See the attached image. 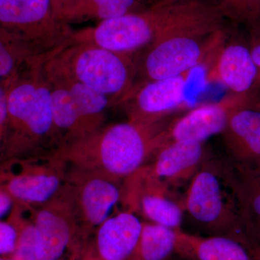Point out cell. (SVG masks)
<instances>
[{"label":"cell","mask_w":260,"mask_h":260,"mask_svg":"<svg viewBox=\"0 0 260 260\" xmlns=\"http://www.w3.org/2000/svg\"><path fill=\"white\" fill-rule=\"evenodd\" d=\"M221 11L209 0H160L137 13L73 30L70 41L87 43L120 54L139 55L171 32L218 21Z\"/></svg>","instance_id":"1"},{"label":"cell","mask_w":260,"mask_h":260,"mask_svg":"<svg viewBox=\"0 0 260 260\" xmlns=\"http://www.w3.org/2000/svg\"><path fill=\"white\" fill-rule=\"evenodd\" d=\"M44 63L24 67L13 80L8 95V124L0 137L1 162L49 155L60 148Z\"/></svg>","instance_id":"2"},{"label":"cell","mask_w":260,"mask_h":260,"mask_svg":"<svg viewBox=\"0 0 260 260\" xmlns=\"http://www.w3.org/2000/svg\"><path fill=\"white\" fill-rule=\"evenodd\" d=\"M165 120H128L104 125L62 145L54 153L68 166L98 171L124 181L146 165L164 144Z\"/></svg>","instance_id":"3"},{"label":"cell","mask_w":260,"mask_h":260,"mask_svg":"<svg viewBox=\"0 0 260 260\" xmlns=\"http://www.w3.org/2000/svg\"><path fill=\"white\" fill-rule=\"evenodd\" d=\"M182 203L185 213L212 235H251L232 164L205 160Z\"/></svg>","instance_id":"4"},{"label":"cell","mask_w":260,"mask_h":260,"mask_svg":"<svg viewBox=\"0 0 260 260\" xmlns=\"http://www.w3.org/2000/svg\"><path fill=\"white\" fill-rule=\"evenodd\" d=\"M138 56L70 40L44 63V67L104 94L112 106L118 107L136 84Z\"/></svg>","instance_id":"5"},{"label":"cell","mask_w":260,"mask_h":260,"mask_svg":"<svg viewBox=\"0 0 260 260\" xmlns=\"http://www.w3.org/2000/svg\"><path fill=\"white\" fill-rule=\"evenodd\" d=\"M225 28L182 29L161 38L138 56L137 84L190 73L215 56L224 44Z\"/></svg>","instance_id":"6"},{"label":"cell","mask_w":260,"mask_h":260,"mask_svg":"<svg viewBox=\"0 0 260 260\" xmlns=\"http://www.w3.org/2000/svg\"><path fill=\"white\" fill-rule=\"evenodd\" d=\"M0 30L44 56L69 42L73 30L56 18L51 0H0Z\"/></svg>","instance_id":"7"},{"label":"cell","mask_w":260,"mask_h":260,"mask_svg":"<svg viewBox=\"0 0 260 260\" xmlns=\"http://www.w3.org/2000/svg\"><path fill=\"white\" fill-rule=\"evenodd\" d=\"M68 165L56 154L2 162L1 189L20 204H45L64 189Z\"/></svg>","instance_id":"8"},{"label":"cell","mask_w":260,"mask_h":260,"mask_svg":"<svg viewBox=\"0 0 260 260\" xmlns=\"http://www.w3.org/2000/svg\"><path fill=\"white\" fill-rule=\"evenodd\" d=\"M68 165V164H67ZM124 181L104 173L68 165L64 189L82 234H88L116 213Z\"/></svg>","instance_id":"9"},{"label":"cell","mask_w":260,"mask_h":260,"mask_svg":"<svg viewBox=\"0 0 260 260\" xmlns=\"http://www.w3.org/2000/svg\"><path fill=\"white\" fill-rule=\"evenodd\" d=\"M121 203L124 210L141 214L149 222L181 229L185 213L182 201H177L171 188L150 177L143 168L124 181Z\"/></svg>","instance_id":"10"},{"label":"cell","mask_w":260,"mask_h":260,"mask_svg":"<svg viewBox=\"0 0 260 260\" xmlns=\"http://www.w3.org/2000/svg\"><path fill=\"white\" fill-rule=\"evenodd\" d=\"M249 106H260V96L232 93L218 102L194 108L167 124L165 143L182 140L204 143L210 137L222 134L234 112Z\"/></svg>","instance_id":"11"},{"label":"cell","mask_w":260,"mask_h":260,"mask_svg":"<svg viewBox=\"0 0 260 260\" xmlns=\"http://www.w3.org/2000/svg\"><path fill=\"white\" fill-rule=\"evenodd\" d=\"M34 209L38 258L59 260L75 234H81L64 187L55 198Z\"/></svg>","instance_id":"12"},{"label":"cell","mask_w":260,"mask_h":260,"mask_svg":"<svg viewBox=\"0 0 260 260\" xmlns=\"http://www.w3.org/2000/svg\"><path fill=\"white\" fill-rule=\"evenodd\" d=\"M189 74L137 84L119 106L124 108L128 120L145 123L165 120L184 102Z\"/></svg>","instance_id":"13"},{"label":"cell","mask_w":260,"mask_h":260,"mask_svg":"<svg viewBox=\"0 0 260 260\" xmlns=\"http://www.w3.org/2000/svg\"><path fill=\"white\" fill-rule=\"evenodd\" d=\"M175 252L188 260H260V242L251 235L200 237L179 229Z\"/></svg>","instance_id":"14"},{"label":"cell","mask_w":260,"mask_h":260,"mask_svg":"<svg viewBox=\"0 0 260 260\" xmlns=\"http://www.w3.org/2000/svg\"><path fill=\"white\" fill-rule=\"evenodd\" d=\"M206 160L203 143L194 140L167 142L143 169L150 177L172 189L190 181Z\"/></svg>","instance_id":"15"},{"label":"cell","mask_w":260,"mask_h":260,"mask_svg":"<svg viewBox=\"0 0 260 260\" xmlns=\"http://www.w3.org/2000/svg\"><path fill=\"white\" fill-rule=\"evenodd\" d=\"M210 79L218 80L232 93L260 96V73L249 44H223L214 59Z\"/></svg>","instance_id":"16"},{"label":"cell","mask_w":260,"mask_h":260,"mask_svg":"<svg viewBox=\"0 0 260 260\" xmlns=\"http://www.w3.org/2000/svg\"><path fill=\"white\" fill-rule=\"evenodd\" d=\"M221 135L233 162L260 166V106L238 109Z\"/></svg>","instance_id":"17"},{"label":"cell","mask_w":260,"mask_h":260,"mask_svg":"<svg viewBox=\"0 0 260 260\" xmlns=\"http://www.w3.org/2000/svg\"><path fill=\"white\" fill-rule=\"evenodd\" d=\"M143 224L130 210L113 214L96 230L95 244L99 259H129L138 244Z\"/></svg>","instance_id":"18"},{"label":"cell","mask_w":260,"mask_h":260,"mask_svg":"<svg viewBox=\"0 0 260 260\" xmlns=\"http://www.w3.org/2000/svg\"><path fill=\"white\" fill-rule=\"evenodd\" d=\"M148 7L143 0H75L61 12L59 20L67 25L89 20L102 22L142 11Z\"/></svg>","instance_id":"19"},{"label":"cell","mask_w":260,"mask_h":260,"mask_svg":"<svg viewBox=\"0 0 260 260\" xmlns=\"http://www.w3.org/2000/svg\"><path fill=\"white\" fill-rule=\"evenodd\" d=\"M175 229L143 222L138 244L128 260H165L176 250Z\"/></svg>","instance_id":"20"},{"label":"cell","mask_w":260,"mask_h":260,"mask_svg":"<svg viewBox=\"0 0 260 260\" xmlns=\"http://www.w3.org/2000/svg\"><path fill=\"white\" fill-rule=\"evenodd\" d=\"M232 164L251 229L260 223V166Z\"/></svg>","instance_id":"21"},{"label":"cell","mask_w":260,"mask_h":260,"mask_svg":"<svg viewBox=\"0 0 260 260\" xmlns=\"http://www.w3.org/2000/svg\"><path fill=\"white\" fill-rule=\"evenodd\" d=\"M228 18L249 26L260 23V0H217Z\"/></svg>","instance_id":"22"},{"label":"cell","mask_w":260,"mask_h":260,"mask_svg":"<svg viewBox=\"0 0 260 260\" xmlns=\"http://www.w3.org/2000/svg\"><path fill=\"white\" fill-rule=\"evenodd\" d=\"M19 228L10 216L8 220L0 222V254L6 256L14 254L18 244Z\"/></svg>","instance_id":"23"},{"label":"cell","mask_w":260,"mask_h":260,"mask_svg":"<svg viewBox=\"0 0 260 260\" xmlns=\"http://www.w3.org/2000/svg\"><path fill=\"white\" fill-rule=\"evenodd\" d=\"M251 28V37L249 47L251 56L260 73V23Z\"/></svg>","instance_id":"24"},{"label":"cell","mask_w":260,"mask_h":260,"mask_svg":"<svg viewBox=\"0 0 260 260\" xmlns=\"http://www.w3.org/2000/svg\"><path fill=\"white\" fill-rule=\"evenodd\" d=\"M16 202L5 189L0 188V218L4 219L7 215H10L13 211Z\"/></svg>","instance_id":"25"},{"label":"cell","mask_w":260,"mask_h":260,"mask_svg":"<svg viewBox=\"0 0 260 260\" xmlns=\"http://www.w3.org/2000/svg\"><path fill=\"white\" fill-rule=\"evenodd\" d=\"M75 0H51L54 13H55L56 18H57L58 20H59V15H61V12H62L65 8H68V7ZM59 21H60V20H59Z\"/></svg>","instance_id":"26"},{"label":"cell","mask_w":260,"mask_h":260,"mask_svg":"<svg viewBox=\"0 0 260 260\" xmlns=\"http://www.w3.org/2000/svg\"><path fill=\"white\" fill-rule=\"evenodd\" d=\"M251 235L260 242V223L254 224L250 229Z\"/></svg>","instance_id":"27"},{"label":"cell","mask_w":260,"mask_h":260,"mask_svg":"<svg viewBox=\"0 0 260 260\" xmlns=\"http://www.w3.org/2000/svg\"><path fill=\"white\" fill-rule=\"evenodd\" d=\"M0 260H13L11 257H7V256H3V258H1Z\"/></svg>","instance_id":"28"},{"label":"cell","mask_w":260,"mask_h":260,"mask_svg":"<svg viewBox=\"0 0 260 260\" xmlns=\"http://www.w3.org/2000/svg\"><path fill=\"white\" fill-rule=\"evenodd\" d=\"M99 260H100V259H99Z\"/></svg>","instance_id":"29"},{"label":"cell","mask_w":260,"mask_h":260,"mask_svg":"<svg viewBox=\"0 0 260 260\" xmlns=\"http://www.w3.org/2000/svg\"></svg>","instance_id":"30"}]
</instances>
